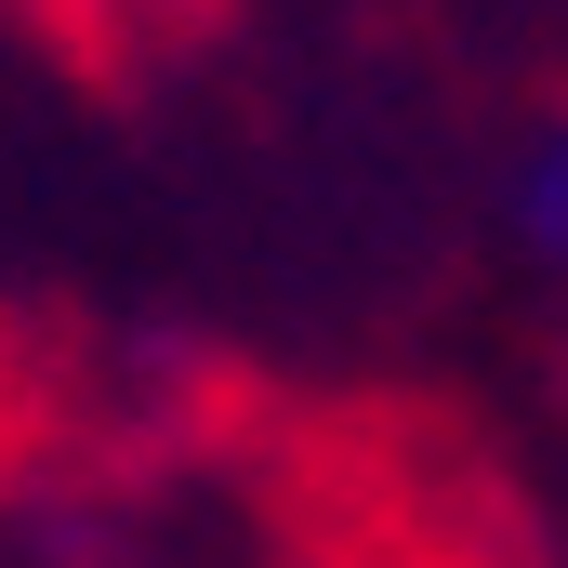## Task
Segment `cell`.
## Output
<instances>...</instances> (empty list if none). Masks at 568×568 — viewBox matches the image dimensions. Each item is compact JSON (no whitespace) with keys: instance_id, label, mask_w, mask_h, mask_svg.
Listing matches in <instances>:
<instances>
[{"instance_id":"1","label":"cell","mask_w":568,"mask_h":568,"mask_svg":"<svg viewBox=\"0 0 568 568\" xmlns=\"http://www.w3.org/2000/svg\"><path fill=\"white\" fill-rule=\"evenodd\" d=\"M516 225H529L542 252H568V133L529 159V185H516Z\"/></svg>"}]
</instances>
